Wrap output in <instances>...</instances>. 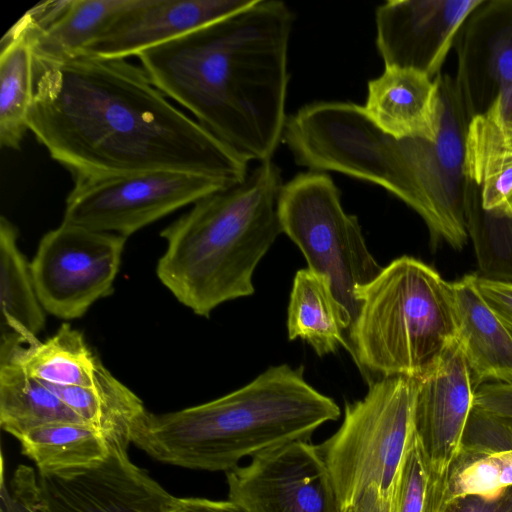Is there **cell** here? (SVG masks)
Instances as JSON below:
<instances>
[{
    "mask_svg": "<svg viewBox=\"0 0 512 512\" xmlns=\"http://www.w3.org/2000/svg\"><path fill=\"white\" fill-rule=\"evenodd\" d=\"M29 131L74 179L155 171L242 182L248 162L174 106L141 66L34 57Z\"/></svg>",
    "mask_w": 512,
    "mask_h": 512,
    "instance_id": "obj_1",
    "label": "cell"
},
{
    "mask_svg": "<svg viewBox=\"0 0 512 512\" xmlns=\"http://www.w3.org/2000/svg\"><path fill=\"white\" fill-rule=\"evenodd\" d=\"M293 21L284 2L254 0L137 57L206 130L247 162L263 163L283 140Z\"/></svg>",
    "mask_w": 512,
    "mask_h": 512,
    "instance_id": "obj_2",
    "label": "cell"
},
{
    "mask_svg": "<svg viewBox=\"0 0 512 512\" xmlns=\"http://www.w3.org/2000/svg\"><path fill=\"white\" fill-rule=\"evenodd\" d=\"M439 91L435 141L396 139L363 106L340 101L308 104L288 116L283 140L298 165L383 187L424 220L433 240L460 250L468 239L464 153L470 117L455 79L440 74Z\"/></svg>",
    "mask_w": 512,
    "mask_h": 512,
    "instance_id": "obj_3",
    "label": "cell"
},
{
    "mask_svg": "<svg viewBox=\"0 0 512 512\" xmlns=\"http://www.w3.org/2000/svg\"><path fill=\"white\" fill-rule=\"evenodd\" d=\"M339 416L336 402L305 380L303 367L282 364L212 401L162 414L148 411L131 443L165 464L226 473L245 457L308 441Z\"/></svg>",
    "mask_w": 512,
    "mask_h": 512,
    "instance_id": "obj_4",
    "label": "cell"
},
{
    "mask_svg": "<svg viewBox=\"0 0 512 512\" xmlns=\"http://www.w3.org/2000/svg\"><path fill=\"white\" fill-rule=\"evenodd\" d=\"M281 170L259 163L246 178L209 194L165 227L166 249L156 273L161 283L198 316L254 293L253 274L283 233L278 199Z\"/></svg>",
    "mask_w": 512,
    "mask_h": 512,
    "instance_id": "obj_5",
    "label": "cell"
},
{
    "mask_svg": "<svg viewBox=\"0 0 512 512\" xmlns=\"http://www.w3.org/2000/svg\"><path fill=\"white\" fill-rule=\"evenodd\" d=\"M355 297L347 349L370 382L423 379L458 339L452 283L416 258L393 260Z\"/></svg>",
    "mask_w": 512,
    "mask_h": 512,
    "instance_id": "obj_6",
    "label": "cell"
},
{
    "mask_svg": "<svg viewBox=\"0 0 512 512\" xmlns=\"http://www.w3.org/2000/svg\"><path fill=\"white\" fill-rule=\"evenodd\" d=\"M416 380L370 382L363 399L347 403L340 428L317 445L346 512L371 485L391 497L413 434Z\"/></svg>",
    "mask_w": 512,
    "mask_h": 512,
    "instance_id": "obj_7",
    "label": "cell"
},
{
    "mask_svg": "<svg viewBox=\"0 0 512 512\" xmlns=\"http://www.w3.org/2000/svg\"><path fill=\"white\" fill-rule=\"evenodd\" d=\"M278 214L283 233L301 250L308 268L329 278L354 322L359 310L356 289L382 267L370 253L357 217L343 209L332 178L320 171L297 174L281 189Z\"/></svg>",
    "mask_w": 512,
    "mask_h": 512,
    "instance_id": "obj_8",
    "label": "cell"
},
{
    "mask_svg": "<svg viewBox=\"0 0 512 512\" xmlns=\"http://www.w3.org/2000/svg\"><path fill=\"white\" fill-rule=\"evenodd\" d=\"M228 186L218 179L173 171L78 178L66 198L62 222L128 238Z\"/></svg>",
    "mask_w": 512,
    "mask_h": 512,
    "instance_id": "obj_9",
    "label": "cell"
},
{
    "mask_svg": "<svg viewBox=\"0 0 512 512\" xmlns=\"http://www.w3.org/2000/svg\"><path fill=\"white\" fill-rule=\"evenodd\" d=\"M108 446L96 466L45 474L19 465L12 479L37 512H170L177 497L134 464L127 447Z\"/></svg>",
    "mask_w": 512,
    "mask_h": 512,
    "instance_id": "obj_10",
    "label": "cell"
},
{
    "mask_svg": "<svg viewBox=\"0 0 512 512\" xmlns=\"http://www.w3.org/2000/svg\"><path fill=\"white\" fill-rule=\"evenodd\" d=\"M127 238L62 222L40 240L31 270L44 310L82 317L113 292Z\"/></svg>",
    "mask_w": 512,
    "mask_h": 512,
    "instance_id": "obj_11",
    "label": "cell"
},
{
    "mask_svg": "<svg viewBox=\"0 0 512 512\" xmlns=\"http://www.w3.org/2000/svg\"><path fill=\"white\" fill-rule=\"evenodd\" d=\"M228 500L246 512H341L317 445L293 441L226 472Z\"/></svg>",
    "mask_w": 512,
    "mask_h": 512,
    "instance_id": "obj_12",
    "label": "cell"
},
{
    "mask_svg": "<svg viewBox=\"0 0 512 512\" xmlns=\"http://www.w3.org/2000/svg\"><path fill=\"white\" fill-rule=\"evenodd\" d=\"M483 0H393L375 11L376 47L385 67L413 68L432 78L468 16Z\"/></svg>",
    "mask_w": 512,
    "mask_h": 512,
    "instance_id": "obj_13",
    "label": "cell"
},
{
    "mask_svg": "<svg viewBox=\"0 0 512 512\" xmlns=\"http://www.w3.org/2000/svg\"><path fill=\"white\" fill-rule=\"evenodd\" d=\"M475 388L458 339L438 366L416 381L413 427L436 471L449 474L463 448Z\"/></svg>",
    "mask_w": 512,
    "mask_h": 512,
    "instance_id": "obj_14",
    "label": "cell"
},
{
    "mask_svg": "<svg viewBox=\"0 0 512 512\" xmlns=\"http://www.w3.org/2000/svg\"><path fill=\"white\" fill-rule=\"evenodd\" d=\"M456 83L470 119L512 88V0H483L458 32Z\"/></svg>",
    "mask_w": 512,
    "mask_h": 512,
    "instance_id": "obj_15",
    "label": "cell"
},
{
    "mask_svg": "<svg viewBox=\"0 0 512 512\" xmlns=\"http://www.w3.org/2000/svg\"><path fill=\"white\" fill-rule=\"evenodd\" d=\"M254 0H135L84 52L126 59L239 12Z\"/></svg>",
    "mask_w": 512,
    "mask_h": 512,
    "instance_id": "obj_16",
    "label": "cell"
},
{
    "mask_svg": "<svg viewBox=\"0 0 512 512\" xmlns=\"http://www.w3.org/2000/svg\"><path fill=\"white\" fill-rule=\"evenodd\" d=\"M365 113L384 133L396 138L437 139L441 120L439 75L385 67L368 82Z\"/></svg>",
    "mask_w": 512,
    "mask_h": 512,
    "instance_id": "obj_17",
    "label": "cell"
},
{
    "mask_svg": "<svg viewBox=\"0 0 512 512\" xmlns=\"http://www.w3.org/2000/svg\"><path fill=\"white\" fill-rule=\"evenodd\" d=\"M458 322V341L472 384L512 383V337L476 285V274L452 283Z\"/></svg>",
    "mask_w": 512,
    "mask_h": 512,
    "instance_id": "obj_18",
    "label": "cell"
},
{
    "mask_svg": "<svg viewBox=\"0 0 512 512\" xmlns=\"http://www.w3.org/2000/svg\"><path fill=\"white\" fill-rule=\"evenodd\" d=\"M464 168L484 210L512 218V124L497 98L467 127Z\"/></svg>",
    "mask_w": 512,
    "mask_h": 512,
    "instance_id": "obj_19",
    "label": "cell"
},
{
    "mask_svg": "<svg viewBox=\"0 0 512 512\" xmlns=\"http://www.w3.org/2000/svg\"><path fill=\"white\" fill-rule=\"evenodd\" d=\"M0 348L28 343L43 330L45 310L38 297L31 262L18 247V231L0 218Z\"/></svg>",
    "mask_w": 512,
    "mask_h": 512,
    "instance_id": "obj_20",
    "label": "cell"
},
{
    "mask_svg": "<svg viewBox=\"0 0 512 512\" xmlns=\"http://www.w3.org/2000/svg\"><path fill=\"white\" fill-rule=\"evenodd\" d=\"M352 317L334 294L328 277L311 270L296 272L288 305L287 329L290 340L300 338L318 356L347 348L345 333Z\"/></svg>",
    "mask_w": 512,
    "mask_h": 512,
    "instance_id": "obj_21",
    "label": "cell"
},
{
    "mask_svg": "<svg viewBox=\"0 0 512 512\" xmlns=\"http://www.w3.org/2000/svg\"><path fill=\"white\" fill-rule=\"evenodd\" d=\"M108 444L129 447L135 426L148 412L142 400L101 364L91 386H60L44 382Z\"/></svg>",
    "mask_w": 512,
    "mask_h": 512,
    "instance_id": "obj_22",
    "label": "cell"
},
{
    "mask_svg": "<svg viewBox=\"0 0 512 512\" xmlns=\"http://www.w3.org/2000/svg\"><path fill=\"white\" fill-rule=\"evenodd\" d=\"M10 361L29 375L60 386H91L96 378L99 357L83 334L68 323L48 339L34 340L0 349V361Z\"/></svg>",
    "mask_w": 512,
    "mask_h": 512,
    "instance_id": "obj_23",
    "label": "cell"
},
{
    "mask_svg": "<svg viewBox=\"0 0 512 512\" xmlns=\"http://www.w3.org/2000/svg\"><path fill=\"white\" fill-rule=\"evenodd\" d=\"M54 422L85 423L44 382L19 365L0 361V425L19 440L28 431Z\"/></svg>",
    "mask_w": 512,
    "mask_h": 512,
    "instance_id": "obj_24",
    "label": "cell"
},
{
    "mask_svg": "<svg viewBox=\"0 0 512 512\" xmlns=\"http://www.w3.org/2000/svg\"><path fill=\"white\" fill-rule=\"evenodd\" d=\"M18 441L22 454L45 474L93 467L109 455L105 437L87 423L45 424L28 431Z\"/></svg>",
    "mask_w": 512,
    "mask_h": 512,
    "instance_id": "obj_25",
    "label": "cell"
},
{
    "mask_svg": "<svg viewBox=\"0 0 512 512\" xmlns=\"http://www.w3.org/2000/svg\"><path fill=\"white\" fill-rule=\"evenodd\" d=\"M135 0H71L60 18L31 42L35 58L84 53Z\"/></svg>",
    "mask_w": 512,
    "mask_h": 512,
    "instance_id": "obj_26",
    "label": "cell"
},
{
    "mask_svg": "<svg viewBox=\"0 0 512 512\" xmlns=\"http://www.w3.org/2000/svg\"><path fill=\"white\" fill-rule=\"evenodd\" d=\"M0 144L19 149L29 131L34 97V53L29 39L0 44Z\"/></svg>",
    "mask_w": 512,
    "mask_h": 512,
    "instance_id": "obj_27",
    "label": "cell"
},
{
    "mask_svg": "<svg viewBox=\"0 0 512 512\" xmlns=\"http://www.w3.org/2000/svg\"><path fill=\"white\" fill-rule=\"evenodd\" d=\"M465 220L480 277L512 283V218L482 208L477 189L467 180Z\"/></svg>",
    "mask_w": 512,
    "mask_h": 512,
    "instance_id": "obj_28",
    "label": "cell"
},
{
    "mask_svg": "<svg viewBox=\"0 0 512 512\" xmlns=\"http://www.w3.org/2000/svg\"><path fill=\"white\" fill-rule=\"evenodd\" d=\"M449 474L432 468L413 434L391 495L390 512H447Z\"/></svg>",
    "mask_w": 512,
    "mask_h": 512,
    "instance_id": "obj_29",
    "label": "cell"
},
{
    "mask_svg": "<svg viewBox=\"0 0 512 512\" xmlns=\"http://www.w3.org/2000/svg\"><path fill=\"white\" fill-rule=\"evenodd\" d=\"M512 449V419L473 405L464 432L462 452L481 455Z\"/></svg>",
    "mask_w": 512,
    "mask_h": 512,
    "instance_id": "obj_30",
    "label": "cell"
},
{
    "mask_svg": "<svg viewBox=\"0 0 512 512\" xmlns=\"http://www.w3.org/2000/svg\"><path fill=\"white\" fill-rule=\"evenodd\" d=\"M473 405L512 419V383L485 382L474 391Z\"/></svg>",
    "mask_w": 512,
    "mask_h": 512,
    "instance_id": "obj_31",
    "label": "cell"
},
{
    "mask_svg": "<svg viewBox=\"0 0 512 512\" xmlns=\"http://www.w3.org/2000/svg\"><path fill=\"white\" fill-rule=\"evenodd\" d=\"M476 285L512 337V283L492 281L476 274Z\"/></svg>",
    "mask_w": 512,
    "mask_h": 512,
    "instance_id": "obj_32",
    "label": "cell"
},
{
    "mask_svg": "<svg viewBox=\"0 0 512 512\" xmlns=\"http://www.w3.org/2000/svg\"><path fill=\"white\" fill-rule=\"evenodd\" d=\"M447 512H512V487L491 498L466 496L455 499Z\"/></svg>",
    "mask_w": 512,
    "mask_h": 512,
    "instance_id": "obj_33",
    "label": "cell"
},
{
    "mask_svg": "<svg viewBox=\"0 0 512 512\" xmlns=\"http://www.w3.org/2000/svg\"><path fill=\"white\" fill-rule=\"evenodd\" d=\"M170 512H246L236 503L225 500L215 501L205 498L184 497L176 499Z\"/></svg>",
    "mask_w": 512,
    "mask_h": 512,
    "instance_id": "obj_34",
    "label": "cell"
},
{
    "mask_svg": "<svg viewBox=\"0 0 512 512\" xmlns=\"http://www.w3.org/2000/svg\"><path fill=\"white\" fill-rule=\"evenodd\" d=\"M1 512H37L31 501L13 479L9 483V488L1 481Z\"/></svg>",
    "mask_w": 512,
    "mask_h": 512,
    "instance_id": "obj_35",
    "label": "cell"
},
{
    "mask_svg": "<svg viewBox=\"0 0 512 512\" xmlns=\"http://www.w3.org/2000/svg\"><path fill=\"white\" fill-rule=\"evenodd\" d=\"M390 502L391 497L371 485L346 512H390Z\"/></svg>",
    "mask_w": 512,
    "mask_h": 512,
    "instance_id": "obj_36",
    "label": "cell"
}]
</instances>
